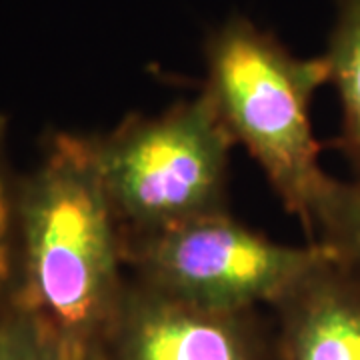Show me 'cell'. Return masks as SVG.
<instances>
[{
	"label": "cell",
	"mask_w": 360,
	"mask_h": 360,
	"mask_svg": "<svg viewBox=\"0 0 360 360\" xmlns=\"http://www.w3.org/2000/svg\"><path fill=\"white\" fill-rule=\"evenodd\" d=\"M14 295L80 354L103 347L129 276L89 139L56 132L14 186Z\"/></svg>",
	"instance_id": "obj_1"
},
{
	"label": "cell",
	"mask_w": 360,
	"mask_h": 360,
	"mask_svg": "<svg viewBox=\"0 0 360 360\" xmlns=\"http://www.w3.org/2000/svg\"><path fill=\"white\" fill-rule=\"evenodd\" d=\"M205 65L200 92L310 238L314 208L333 179L321 167L310 116L330 77L324 54L296 56L272 32L236 14L208 34Z\"/></svg>",
	"instance_id": "obj_2"
},
{
	"label": "cell",
	"mask_w": 360,
	"mask_h": 360,
	"mask_svg": "<svg viewBox=\"0 0 360 360\" xmlns=\"http://www.w3.org/2000/svg\"><path fill=\"white\" fill-rule=\"evenodd\" d=\"M86 139L124 243L229 210L234 142L202 92Z\"/></svg>",
	"instance_id": "obj_3"
},
{
	"label": "cell",
	"mask_w": 360,
	"mask_h": 360,
	"mask_svg": "<svg viewBox=\"0 0 360 360\" xmlns=\"http://www.w3.org/2000/svg\"><path fill=\"white\" fill-rule=\"evenodd\" d=\"M326 258L330 250L321 243H276L231 210L124 243L132 281L214 310L274 307Z\"/></svg>",
	"instance_id": "obj_4"
},
{
	"label": "cell",
	"mask_w": 360,
	"mask_h": 360,
	"mask_svg": "<svg viewBox=\"0 0 360 360\" xmlns=\"http://www.w3.org/2000/svg\"><path fill=\"white\" fill-rule=\"evenodd\" d=\"M104 360H276L257 310H214L156 292L129 276L101 350Z\"/></svg>",
	"instance_id": "obj_5"
},
{
	"label": "cell",
	"mask_w": 360,
	"mask_h": 360,
	"mask_svg": "<svg viewBox=\"0 0 360 360\" xmlns=\"http://www.w3.org/2000/svg\"><path fill=\"white\" fill-rule=\"evenodd\" d=\"M272 310L276 360H360V274L333 252Z\"/></svg>",
	"instance_id": "obj_6"
},
{
	"label": "cell",
	"mask_w": 360,
	"mask_h": 360,
	"mask_svg": "<svg viewBox=\"0 0 360 360\" xmlns=\"http://www.w3.org/2000/svg\"><path fill=\"white\" fill-rule=\"evenodd\" d=\"M324 58L330 68L328 84L335 86L340 104V127L333 144L360 184V0H336Z\"/></svg>",
	"instance_id": "obj_7"
},
{
	"label": "cell",
	"mask_w": 360,
	"mask_h": 360,
	"mask_svg": "<svg viewBox=\"0 0 360 360\" xmlns=\"http://www.w3.org/2000/svg\"><path fill=\"white\" fill-rule=\"evenodd\" d=\"M310 240L324 245L333 257L360 274V184L330 179L312 214Z\"/></svg>",
	"instance_id": "obj_8"
},
{
	"label": "cell",
	"mask_w": 360,
	"mask_h": 360,
	"mask_svg": "<svg viewBox=\"0 0 360 360\" xmlns=\"http://www.w3.org/2000/svg\"><path fill=\"white\" fill-rule=\"evenodd\" d=\"M16 295L0 300V360H86Z\"/></svg>",
	"instance_id": "obj_9"
},
{
	"label": "cell",
	"mask_w": 360,
	"mask_h": 360,
	"mask_svg": "<svg viewBox=\"0 0 360 360\" xmlns=\"http://www.w3.org/2000/svg\"><path fill=\"white\" fill-rule=\"evenodd\" d=\"M14 186L6 160V120L0 116V300L13 295L16 283Z\"/></svg>",
	"instance_id": "obj_10"
},
{
	"label": "cell",
	"mask_w": 360,
	"mask_h": 360,
	"mask_svg": "<svg viewBox=\"0 0 360 360\" xmlns=\"http://www.w3.org/2000/svg\"><path fill=\"white\" fill-rule=\"evenodd\" d=\"M86 360H104V359H103V356H101V354H98V352H94V354H90V356Z\"/></svg>",
	"instance_id": "obj_11"
}]
</instances>
